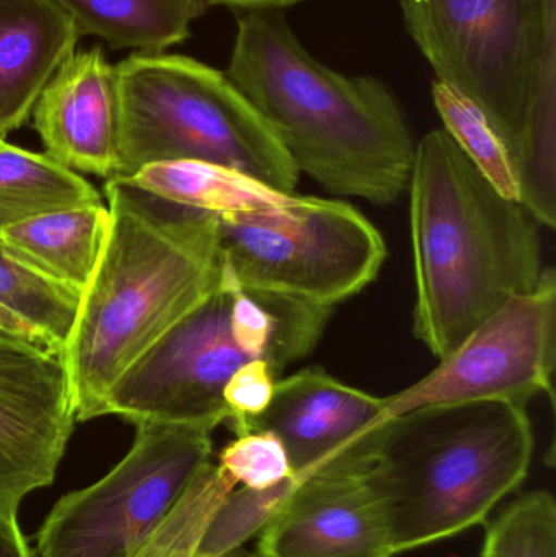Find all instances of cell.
Instances as JSON below:
<instances>
[{
    "instance_id": "cell-5",
    "label": "cell",
    "mask_w": 556,
    "mask_h": 557,
    "mask_svg": "<svg viewBox=\"0 0 556 557\" xmlns=\"http://www.w3.org/2000/svg\"><path fill=\"white\" fill-rule=\"evenodd\" d=\"M437 81L485 113L508 146L519 202L556 225L552 0H400Z\"/></svg>"
},
{
    "instance_id": "cell-6",
    "label": "cell",
    "mask_w": 556,
    "mask_h": 557,
    "mask_svg": "<svg viewBox=\"0 0 556 557\" xmlns=\"http://www.w3.org/2000/svg\"><path fill=\"white\" fill-rule=\"evenodd\" d=\"M116 75L120 146L110 180L153 163L206 162L296 193L299 172L224 72L186 55L134 52Z\"/></svg>"
},
{
    "instance_id": "cell-21",
    "label": "cell",
    "mask_w": 556,
    "mask_h": 557,
    "mask_svg": "<svg viewBox=\"0 0 556 557\" xmlns=\"http://www.w3.org/2000/svg\"><path fill=\"white\" fill-rule=\"evenodd\" d=\"M433 101L460 152L505 198L519 202L515 162L505 140L482 110L444 82L433 84Z\"/></svg>"
},
{
    "instance_id": "cell-27",
    "label": "cell",
    "mask_w": 556,
    "mask_h": 557,
    "mask_svg": "<svg viewBox=\"0 0 556 557\" xmlns=\"http://www.w3.org/2000/svg\"><path fill=\"white\" fill-rule=\"evenodd\" d=\"M0 557H36L20 530L18 520L0 517Z\"/></svg>"
},
{
    "instance_id": "cell-11",
    "label": "cell",
    "mask_w": 556,
    "mask_h": 557,
    "mask_svg": "<svg viewBox=\"0 0 556 557\" xmlns=\"http://www.w3.org/2000/svg\"><path fill=\"white\" fill-rule=\"evenodd\" d=\"M388 419L385 398L322 367H306L277 380L267 411L251 419L245 432L276 435L299 481L362 478L374 463Z\"/></svg>"
},
{
    "instance_id": "cell-15",
    "label": "cell",
    "mask_w": 556,
    "mask_h": 557,
    "mask_svg": "<svg viewBox=\"0 0 556 557\" xmlns=\"http://www.w3.org/2000/svg\"><path fill=\"white\" fill-rule=\"evenodd\" d=\"M74 20L54 0H0V137L20 129L75 52Z\"/></svg>"
},
{
    "instance_id": "cell-25",
    "label": "cell",
    "mask_w": 556,
    "mask_h": 557,
    "mask_svg": "<svg viewBox=\"0 0 556 557\" xmlns=\"http://www.w3.org/2000/svg\"><path fill=\"white\" fill-rule=\"evenodd\" d=\"M218 467L235 486L267 490L294 478L286 448L268 431L235 435L219 454Z\"/></svg>"
},
{
    "instance_id": "cell-23",
    "label": "cell",
    "mask_w": 556,
    "mask_h": 557,
    "mask_svg": "<svg viewBox=\"0 0 556 557\" xmlns=\"http://www.w3.org/2000/svg\"><path fill=\"white\" fill-rule=\"evenodd\" d=\"M299 480L289 478L267 490L235 487L215 510L196 557H219L240 549L260 535L296 490Z\"/></svg>"
},
{
    "instance_id": "cell-31",
    "label": "cell",
    "mask_w": 556,
    "mask_h": 557,
    "mask_svg": "<svg viewBox=\"0 0 556 557\" xmlns=\"http://www.w3.org/2000/svg\"><path fill=\"white\" fill-rule=\"evenodd\" d=\"M3 140H5V139H2V137H0V143H3Z\"/></svg>"
},
{
    "instance_id": "cell-24",
    "label": "cell",
    "mask_w": 556,
    "mask_h": 557,
    "mask_svg": "<svg viewBox=\"0 0 556 557\" xmlns=\"http://www.w3.org/2000/svg\"><path fill=\"white\" fill-rule=\"evenodd\" d=\"M482 557H556V503L551 491L512 500L486 530Z\"/></svg>"
},
{
    "instance_id": "cell-26",
    "label": "cell",
    "mask_w": 556,
    "mask_h": 557,
    "mask_svg": "<svg viewBox=\"0 0 556 557\" xmlns=\"http://www.w3.org/2000/svg\"><path fill=\"white\" fill-rule=\"evenodd\" d=\"M277 380L264 359L250 360L231 376L224 388V403L231 412L227 424L235 435L244 434L248 422L267 411Z\"/></svg>"
},
{
    "instance_id": "cell-30",
    "label": "cell",
    "mask_w": 556,
    "mask_h": 557,
    "mask_svg": "<svg viewBox=\"0 0 556 557\" xmlns=\"http://www.w3.org/2000/svg\"><path fill=\"white\" fill-rule=\"evenodd\" d=\"M219 557H257L255 555H250V553L244 552V548L235 549V552L227 553V555L219 556Z\"/></svg>"
},
{
    "instance_id": "cell-16",
    "label": "cell",
    "mask_w": 556,
    "mask_h": 557,
    "mask_svg": "<svg viewBox=\"0 0 556 557\" xmlns=\"http://www.w3.org/2000/svg\"><path fill=\"white\" fill-rule=\"evenodd\" d=\"M110 212L101 205L59 209L0 234V247L23 267L84 294L107 240Z\"/></svg>"
},
{
    "instance_id": "cell-17",
    "label": "cell",
    "mask_w": 556,
    "mask_h": 557,
    "mask_svg": "<svg viewBox=\"0 0 556 557\" xmlns=\"http://www.w3.org/2000/svg\"><path fill=\"white\" fill-rule=\"evenodd\" d=\"M78 35L104 39L113 49L160 54L191 36V23L211 0H54Z\"/></svg>"
},
{
    "instance_id": "cell-14",
    "label": "cell",
    "mask_w": 556,
    "mask_h": 557,
    "mask_svg": "<svg viewBox=\"0 0 556 557\" xmlns=\"http://www.w3.org/2000/svg\"><path fill=\"white\" fill-rule=\"evenodd\" d=\"M257 557H392L387 532L362 478L297 483L258 540Z\"/></svg>"
},
{
    "instance_id": "cell-13",
    "label": "cell",
    "mask_w": 556,
    "mask_h": 557,
    "mask_svg": "<svg viewBox=\"0 0 556 557\" xmlns=\"http://www.w3.org/2000/svg\"><path fill=\"white\" fill-rule=\"evenodd\" d=\"M46 156L71 172L110 180L120 146L116 65L100 46L75 51L33 108Z\"/></svg>"
},
{
    "instance_id": "cell-29",
    "label": "cell",
    "mask_w": 556,
    "mask_h": 557,
    "mask_svg": "<svg viewBox=\"0 0 556 557\" xmlns=\"http://www.w3.org/2000/svg\"><path fill=\"white\" fill-rule=\"evenodd\" d=\"M211 2L225 3V5L238 7L251 12V10H280L304 0H211Z\"/></svg>"
},
{
    "instance_id": "cell-18",
    "label": "cell",
    "mask_w": 556,
    "mask_h": 557,
    "mask_svg": "<svg viewBox=\"0 0 556 557\" xmlns=\"http://www.w3.org/2000/svg\"><path fill=\"white\" fill-rule=\"evenodd\" d=\"M124 182L166 201L215 215L276 211L299 198L247 173L206 162L153 163Z\"/></svg>"
},
{
    "instance_id": "cell-1",
    "label": "cell",
    "mask_w": 556,
    "mask_h": 557,
    "mask_svg": "<svg viewBox=\"0 0 556 557\" xmlns=\"http://www.w3.org/2000/svg\"><path fill=\"white\" fill-rule=\"evenodd\" d=\"M107 240L62 347L75 419L100 418L116 380L221 287L219 218L107 180Z\"/></svg>"
},
{
    "instance_id": "cell-3",
    "label": "cell",
    "mask_w": 556,
    "mask_h": 557,
    "mask_svg": "<svg viewBox=\"0 0 556 557\" xmlns=\"http://www.w3.org/2000/svg\"><path fill=\"white\" fill-rule=\"evenodd\" d=\"M413 333L437 359L541 281L542 225L499 195L444 129L415 149L410 183Z\"/></svg>"
},
{
    "instance_id": "cell-19",
    "label": "cell",
    "mask_w": 556,
    "mask_h": 557,
    "mask_svg": "<svg viewBox=\"0 0 556 557\" xmlns=\"http://www.w3.org/2000/svg\"><path fill=\"white\" fill-rule=\"evenodd\" d=\"M91 205L101 196L84 176L46 153L0 143V234L45 212Z\"/></svg>"
},
{
    "instance_id": "cell-32",
    "label": "cell",
    "mask_w": 556,
    "mask_h": 557,
    "mask_svg": "<svg viewBox=\"0 0 556 557\" xmlns=\"http://www.w3.org/2000/svg\"><path fill=\"white\" fill-rule=\"evenodd\" d=\"M255 556H257V555H255Z\"/></svg>"
},
{
    "instance_id": "cell-10",
    "label": "cell",
    "mask_w": 556,
    "mask_h": 557,
    "mask_svg": "<svg viewBox=\"0 0 556 557\" xmlns=\"http://www.w3.org/2000/svg\"><path fill=\"white\" fill-rule=\"evenodd\" d=\"M231 305V284L222 271L221 287L116 380L101 416H120L133 424H227L225 385L242 366L257 359L232 334Z\"/></svg>"
},
{
    "instance_id": "cell-22",
    "label": "cell",
    "mask_w": 556,
    "mask_h": 557,
    "mask_svg": "<svg viewBox=\"0 0 556 557\" xmlns=\"http://www.w3.org/2000/svg\"><path fill=\"white\" fill-rule=\"evenodd\" d=\"M227 474L209 461L175 506L137 543L127 557H196L209 522L235 490Z\"/></svg>"
},
{
    "instance_id": "cell-8",
    "label": "cell",
    "mask_w": 556,
    "mask_h": 557,
    "mask_svg": "<svg viewBox=\"0 0 556 557\" xmlns=\"http://www.w3.org/2000/svg\"><path fill=\"white\" fill-rule=\"evenodd\" d=\"M126 457L65 494L36 535V557H127L211 461L208 424L137 422Z\"/></svg>"
},
{
    "instance_id": "cell-7",
    "label": "cell",
    "mask_w": 556,
    "mask_h": 557,
    "mask_svg": "<svg viewBox=\"0 0 556 557\" xmlns=\"http://www.w3.org/2000/svg\"><path fill=\"white\" fill-rule=\"evenodd\" d=\"M218 218L222 261L251 294L335 310L368 288L387 258L381 232L349 202L299 196L276 211Z\"/></svg>"
},
{
    "instance_id": "cell-2",
    "label": "cell",
    "mask_w": 556,
    "mask_h": 557,
    "mask_svg": "<svg viewBox=\"0 0 556 557\" xmlns=\"http://www.w3.org/2000/svg\"><path fill=\"white\" fill-rule=\"evenodd\" d=\"M228 81L296 166L326 191L391 206L410 183L415 143L400 103L374 77L317 61L277 10L238 18Z\"/></svg>"
},
{
    "instance_id": "cell-9",
    "label": "cell",
    "mask_w": 556,
    "mask_h": 557,
    "mask_svg": "<svg viewBox=\"0 0 556 557\" xmlns=\"http://www.w3.org/2000/svg\"><path fill=\"white\" fill-rule=\"evenodd\" d=\"M556 357V277L541 281L493 311L428 375L384 396L395 418L421 406L503 401L528 408L542 393L552 395Z\"/></svg>"
},
{
    "instance_id": "cell-4",
    "label": "cell",
    "mask_w": 556,
    "mask_h": 557,
    "mask_svg": "<svg viewBox=\"0 0 556 557\" xmlns=\"http://www.w3.org/2000/svg\"><path fill=\"white\" fill-rule=\"evenodd\" d=\"M528 408L503 401L421 406L388 419L365 483L394 555L485 523L528 478Z\"/></svg>"
},
{
    "instance_id": "cell-12",
    "label": "cell",
    "mask_w": 556,
    "mask_h": 557,
    "mask_svg": "<svg viewBox=\"0 0 556 557\" xmlns=\"http://www.w3.org/2000/svg\"><path fill=\"white\" fill-rule=\"evenodd\" d=\"M75 419L62 350L0 337V517L58 473Z\"/></svg>"
},
{
    "instance_id": "cell-20",
    "label": "cell",
    "mask_w": 556,
    "mask_h": 557,
    "mask_svg": "<svg viewBox=\"0 0 556 557\" xmlns=\"http://www.w3.org/2000/svg\"><path fill=\"white\" fill-rule=\"evenodd\" d=\"M82 294L13 260L0 247V307L32 327L52 349L62 350Z\"/></svg>"
},
{
    "instance_id": "cell-28",
    "label": "cell",
    "mask_w": 556,
    "mask_h": 557,
    "mask_svg": "<svg viewBox=\"0 0 556 557\" xmlns=\"http://www.w3.org/2000/svg\"><path fill=\"white\" fill-rule=\"evenodd\" d=\"M0 337L32 344V346L42 347V349L55 350L49 347L48 344L42 341V337L36 334L32 327L26 326L18 318L13 317L12 313L3 310L2 307H0Z\"/></svg>"
}]
</instances>
